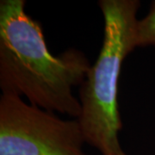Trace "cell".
<instances>
[{
    "mask_svg": "<svg viewBox=\"0 0 155 155\" xmlns=\"http://www.w3.org/2000/svg\"><path fill=\"white\" fill-rule=\"evenodd\" d=\"M135 43L136 48L155 46V1L152 3L148 14L137 22Z\"/></svg>",
    "mask_w": 155,
    "mask_h": 155,
    "instance_id": "4",
    "label": "cell"
},
{
    "mask_svg": "<svg viewBox=\"0 0 155 155\" xmlns=\"http://www.w3.org/2000/svg\"><path fill=\"white\" fill-rule=\"evenodd\" d=\"M74 48L53 55L41 24L25 11L24 0L0 1V89L25 97L30 104L78 119L80 101L72 88L81 85L91 68Z\"/></svg>",
    "mask_w": 155,
    "mask_h": 155,
    "instance_id": "1",
    "label": "cell"
},
{
    "mask_svg": "<svg viewBox=\"0 0 155 155\" xmlns=\"http://www.w3.org/2000/svg\"><path fill=\"white\" fill-rule=\"evenodd\" d=\"M78 119L25 103L15 95L0 97V155H87Z\"/></svg>",
    "mask_w": 155,
    "mask_h": 155,
    "instance_id": "3",
    "label": "cell"
},
{
    "mask_svg": "<svg viewBox=\"0 0 155 155\" xmlns=\"http://www.w3.org/2000/svg\"><path fill=\"white\" fill-rule=\"evenodd\" d=\"M104 35L97 59L80 85L81 115L78 118L85 142L102 155H127L118 134L122 123L117 104L123 61L135 48L138 0H100Z\"/></svg>",
    "mask_w": 155,
    "mask_h": 155,
    "instance_id": "2",
    "label": "cell"
}]
</instances>
